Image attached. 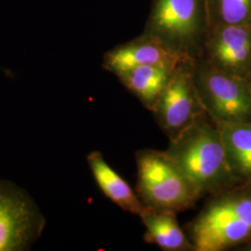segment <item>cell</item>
<instances>
[{"mask_svg": "<svg viewBox=\"0 0 251 251\" xmlns=\"http://www.w3.org/2000/svg\"><path fill=\"white\" fill-rule=\"evenodd\" d=\"M166 152L184 173L199 198L216 192L232 174L219 125L206 112L171 139Z\"/></svg>", "mask_w": 251, "mask_h": 251, "instance_id": "6da1fadb", "label": "cell"}, {"mask_svg": "<svg viewBox=\"0 0 251 251\" xmlns=\"http://www.w3.org/2000/svg\"><path fill=\"white\" fill-rule=\"evenodd\" d=\"M136 163L137 192L146 206L177 212L191 207L199 198L168 152L141 150L136 153Z\"/></svg>", "mask_w": 251, "mask_h": 251, "instance_id": "7a4b0ae2", "label": "cell"}, {"mask_svg": "<svg viewBox=\"0 0 251 251\" xmlns=\"http://www.w3.org/2000/svg\"><path fill=\"white\" fill-rule=\"evenodd\" d=\"M196 251H220L251 235V198L224 196L209 201L190 225Z\"/></svg>", "mask_w": 251, "mask_h": 251, "instance_id": "3957f363", "label": "cell"}, {"mask_svg": "<svg viewBox=\"0 0 251 251\" xmlns=\"http://www.w3.org/2000/svg\"><path fill=\"white\" fill-rule=\"evenodd\" d=\"M198 99L217 124L247 122L251 116V94L242 78L205 63L194 69Z\"/></svg>", "mask_w": 251, "mask_h": 251, "instance_id": "277c9868", "label": "cell"}, {"mask_svg": "<svg viewBox=\"0 0 251 251\" xmlns=\"http://www.w3.org/2000/svg\"><path fill=\"white\" fill-rule=\"evenodd\" d=\"M208 20L206 0H154L147 34L184 54L198 44Z\"/></svg>", "mask_w": 251, "mask_h": 251, "instance_id": "5b68a950", "label": "cell"}, {"mask_svg": "<svg viewBox=\"0 0 251 251\" xmlns=\"http://www.w3.org/2000/svg\"><path fill=\"white\" fill-rule=\"evenodd\" d=\"M45 225L44 216L26 192L0 179V251L29 250Z\"/></svg>", "mask_w": 251, "mask_h": 251, "instance_id": "8992f818", "label": "cell"}, {"mask_svg": "<svg viewBox=\"0 0 251 251\" xmlns=\"http://www.w3.org/2000/svg\"><path fill=\"white\" fill-rule=\"evenodd\" d=\"M194 69L193 62L175 68L152 109L158 124L171 140L205 112L198 99Z\"/></svg>", "mask_w": 251, "mask_h": 251, "instance_id": "52a82bcc", "label": "cell"}, {"mask_svg": "<svg viewBox=\"0 0 251 251\" xmlns=\"http://www.w3.org/2000/svg\"><path fill=\"white\" fill-rule=\"evenodd\" d=\"M206 63L242 78L251 66V28L247 25H220L205 39Z\"/></svg>", "mask_w": 251, "mask_h": 251, "instance_id": "ba28073f", "label": "cell"}, {"mask_svg": "<svg viewBox=\"0 0 251 251\" xmlns=\"http://www.w3.org/2000/svg\"><path fill=\"white\" fill-rule=\"evenodd\" d=\"M193 62L188 54L181 53L155 36L147 34L128 43L118 46L104 54V70L119 75L144 65H166L172 68Z\"/></svg>", "mask_w": 251, "mask_h": 251, "instance_id": "9c48e42d", "label": "cell"}, {"mask_svg": "<svg viewBox=\"0 0 251 251\" xmlns=\"http://www.w3.org/2000/svg\"><path fill=\"white\" fill-rule=\"evenodd\" d=\"M87 161L100 190L113 203L126 212L140 217L147 210L149 206L144 204L125 179L108 164L101 152H90Z\"/></svg>", "mask_w": 251, "mask_h": 251, "instance_id": "30bf717a", "label": "cell"}, {"mask_svg": "<svg viewBox=\"0 0 251 251\" xmlns=\"http://www.w3.org/2000/svg\"><path fill=\"white\" fill-rule=\"evenodd\" d=\"M141 219L146 228L147 242L155 244L164 251H195L193 243L179 227L176 212L148 207Z\"/></svg>", "mask_w": 251, "mask_h": 251, "instance_id": "8fae6325", "label": "cell"}, {"mask_svg": "<svg viewBox=\"0 0 251 251\" xmlns=\"http://www.w3.org/2000/svg\"><path fill=\"white\" fill-rule=\"evenodd\" d=\"M174 70L175 68L166 65H144L123 73L117 77L145 107L152 111Z\"/></svg>", "mask_w": 251, "mask_h": 251, "instance_id": "7c38bea8", "label": "cell"}, {"mask_svg": "<svg viewBox=\"0 0 251 251\" xmlns=\"http://www.w3.org/2000/svg\"><path fill=\"white\" fill-rule=\"evenodd\" d=\"M225 144L231 173L251 176V124L237 122L218 124Z\"/></svg>", "mask_w": 251, "mask_h": 251, "instance_id": "4fadbf2b", "label": "cell"}, {"mask_svg": "<svg viewBox=\"0 0 251 251\" xmlns=\"http://www.w3.org/2000/svg\"><path fill=\"white\" fill-rule=\"evenodd\" d=\"M212 8L222 25H245L251 14V0H212Z\"/></svg>", "mask_w": 251, "mask_h": 251, "instance_id": "5bb4252c", "label": "cell"}]
</instances>
